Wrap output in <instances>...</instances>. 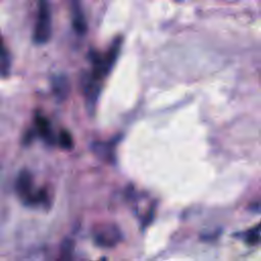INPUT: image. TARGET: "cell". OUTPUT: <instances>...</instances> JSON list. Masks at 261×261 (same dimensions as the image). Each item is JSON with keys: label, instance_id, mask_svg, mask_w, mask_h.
Listing matches in <instances>:
<instances>
[{"label": "cell", "instance_id": "obj_1", "mask_svg": "<svg viewBox=\"0 0 261 261\" xmlns=\"http://www.w3.org/2000/svg\"><path fill=\"white\" fill-rule=\"evenodd\" d=\"M52 20L49 0H38V13L33 38L37 44H46L51 37Z\"/></svg>", "mask_w": 261, "mask_h": 261}, {"label": "cell", "instance_id": "obj_2", "mask_svg": "<svg viewBox=\"0 0 261 261\" xmlns=\"http://www.w3.org/2000/svg\"><path fill=\"white\" fill-rule=\"evenodd\" d=\"M94 242L103 248H113L122 239L120 229L113 223L99 224L93 230Z\"/></svg>", "mask_w": 261, "mask_h": 261}, {"label": "cell", "instance_id": "obj_3", "mask_svg": "<svg viewBox=\"0 0 261 261\" xmlns=\"http://www.w3.org/2000/svg\"><path fill=\"white\" fill-rule=\"evenodd\" d=\"M33 177L30 171L21 170L15 180V191L25 205H37V192L32 191Z\"/></svg>", "mask_w": 261, "mask_h": 261}, {"label": "cell", "instance_id": "obj_4", "mask_svg": "<svg viewBox=\"0 0 261 261\" xmlns=\"http://www.w3.org/2000/svg\"><path fill=\"white\" fill-rule=\"evenodd\" d=\"M100 92H101V81L96 80L91 74H89V76L86 77L84 82V94H85L89 111L93 112L95 110Z\"/></svg>", "mask_w": 261, "mask_h": 261}, {"label": "cell", "instance_id": "obj_5", "mask_svg": "<svg viewBox=\"0 0 261 261\" xmlns=\"http://www.w3.org/2000/svg\"><path fill=\"white\" fill-rule=\"evenodd\" d=\"M121 44H122V39L120 37H117L112 42V44L109 47L105 56H102V65H103V70H104V73L106 76L112 70V68L118 58V55H119V52L121 49Z\"/></svg>", "mask_w": 261, "mask_h": 261}, {"label": "cell", "instance_id": "obj_6", "mask_svg": "<svg viewBox=\"0 0 261 261\" xmlns=\"http://www.w3.org/2000/svg\"><path fill=\"white\" fill-rule=\"evenodd\" d=\"M35 124L37 133L47 144L53 145L55 142H57V139L55 138L53 130L51 128L50 122L46 117H44L41 114H37L35 117Z\"/></svg>", "mask_w": 261, "mask_h": 261}, {"label": "cell", "instance_id": "obj_7", "mask_svg": "<svg viewBox=\"0 0 261 261\" xmlns=\"http://www.w3.org/2000/svg\"><path fill=\"white\" fill-rule=\"evenodd\" d=\"M71 21H72V28L76 34L84 35L86 33V31H87L86 18H85L82 8L80 7L79 4H76V1H74L73 7H72Z\"/></svg>", "mask_w": 261, "mask_h": 261}, {"label": "cell", "instance_id": "obj_8", "mask_svg": "<svg viewBox=\"0 0 261 261\" xmlns=\"http://www.w3.org/2000/svg\"><path fill=\"white\" fill-rule=\"evenodd\" d=\"M52 89L54 91V94L60 99L63 100L66 98L69 90V85L67 82V79L63 75H57L54 76L52 80Z\"/></svg>", "mask_w": 261, "mask_h": 261}, {"label": "cell", "instance_id": "obj_9", "mask_svg": "<svg viewBox=\"0 0 261 261\" xmlns=\"http://www.w3.org/2000/svg\"><path fill=\"white\" fill-rule=\"evenodd\" d=\"M0 60H1V62H0L1 75H2V77H7L10 73V68H11V56H10L9 51L6 49V47L4 45L2 46Z\"/></svg>", "mask_w": 261, "mask_h": 261}, {"label": "cell", "instance_id": "obj_10", "mask_svg": "<svg viewBox=\"0 0 261 261\" xmlns=\"http://www.w3.org/2000/svg\"><path fill=\"white\" fill-rule=\"evenodd\" d=\"M261 238V223L258 226H255L251 229H249L244 234V240L249 245H255L259 242Z\"/></svg>", "mask_w": 261, "mask_h": 261}, {"label": "cell", "instance_id": "obj_11", "mask_svg": "<svg viewBox=\"0 0 261 261\" xmlns=\"http://www.w3.org/2000/svg\"><path fill=\"white\" fill-rule=\"evenodd\" d=\"M57 142L59 144V146L62 149L65 150H70L73 146V140L71 135L66 130V129H62L60 130L58 137H57Z\"/></svg>", "mask_w": 261, "mask_h": 261}, {"label": "cell", "instance_id": "obj_12", "mask_svg": "<svg viewBox=\"0 0 261 261\" xmlns=\"http://www.w3.org/2000/svg\"><path fill=\"white\" fill-rule=\"evenodd\" d=\"M72 259V244L69 240H66L62 245L59 261H71Z\"/></svg>", "mask_w": 261, "mask_h": 261}, {"label": "cell", "instance_id": "obj_13", "mask_svg": "<svg viewBox=\"0 0 261 261\" xmlns=\"http://www.w3.org/2000/svg\"><path fill=\"white\" fill-rule=\"evenodd\" d=\"M94 150L97 152V154L106 159L112 158V147H110L109 144H96Z\"/></svg>", "mask_w": 261, "mask_h": 261}, {"label": "cell", "instance_id": "obj_14", "mask_svg": "<svg viewBox=\"0 0 261 261\" xmlns=\"http://www.w3.org/2000/svg\"><path fill=\"white\" fill-rule=\"evenodd\" d=\"M34 134H35V132L30 130V132H28V133L24 135V140H23L24 144H30V143L33 141V139H34Z\"/></svg>", "mask_w": 261, "mask_h": 261}, {"label": "cell", "instance_id": "obj_15", "mask_svg": "<svg viewBox=\"0 0 261 261\" xmlns=\"http://www.w3.org/2000/svg\"><path fill=\"white\" fill-rule=\"evenodd\" d=\"M72 1H76V0H72Z\"/></svg>", "mask_w": 261, "mask_h": 261}]
</instances>
